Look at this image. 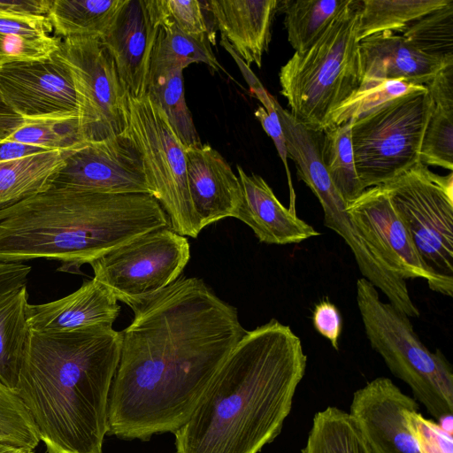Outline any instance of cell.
<instances>
[{
  "mask_svg": "<svg viewBox=\"0 0 453 453\" xmlns=\"http://www.w3.org/2000/svg\"><path fill=\"white\" fill-rule=\"evenodd\" d=\"M351 0H284L288 40L295 52L302 53L312 46L326 32Z\"/></svg>",
  "mask_w": 453,
  "mask_h": 453,
  "instance_id": "cell-25",
  "label": "cell"
},
{
  "mask_svg": "<svg viewBox=\"0 0 453 453\" xmlns=\"http://www.w3.org/2000/svg\"><path fill=\"white\" fill-rule=\"evenodd\" d=\"M251 93L254 94L263 104V106H259L255 111L254 114L260 122L263 129L272 138L279 156L283 162L290 188L292 205L294 206L295 196L292 187L291 174L288 165V155L287 150L286 139L280 118L275 108V97L270 95L263 87V85L254 88Z\"/></svg>",
  "mask_w": 453,
  "mask_h": 453,
  "instance_id": "cell-39",
  "label": "cell"
},
{
  "mask_svg": "<svg viewBox=\"0 0 453 453\" xmlns=\"http://www.w3.org/2000/svg\"><path fill=\"white\" fill-rule=\"evenodd\" d=\"M28 304L24 287L0 307V382L14 393L29 334Z\"/></svg>",
  "mask_w": 453,
  "mask_h": 453,
  "instance_id": "cell-27",
  "label": "cell"
},
{
  "mask_svg": "<svg viewBox=\"0 0 453 453\" xmlns=\"http://www.w3.org/2000/svg\"><path fill=\"white\" fill-rule=\"evenodd\" d=\"M362 69L360 86L385 81H400L426 86L453 58L426 55L403 35L385 32L359 41Z\"/></svg>",
  "mask_w": 453,
  "mask_h": 453,
  "instance_id": "cell-18",
  "label": "cell"
},
{
  "mask_svg": "<svg viewBox=\"0 0 453 453\" xmlns=\"http://www.w3.org/2000/svg\"><path fill=\"white\" fill-rule=\"evenodd\" d=\"M81 142L64 149L0 162V210L50 188L68 155Z\"/></svg>",
  "mask_w": 453,
  "mask_h": 453,
  "instance_id": "cell-22",
  "label": "cell"
},
{
  "mask_svg": "<svg viewBox=\"0 0 453 453\" xmlns=\"http://www.w3.org/2000/svg\"><path fill=\"white\" fill-rule=\"evenodd\" d=\"M0 100L22 120L81 123L73 74L55 53L43 60L0 66Z\"/></svg>",
  "mask_w": 453,
  "mask_h": 453,
  "instance_id": "cell-12",
  "label": "cell"
},
{
  "mask_svg": "<svg viewBox=\"0 0 453 453\" xmlns=\"http://www.w3.org/2000/svg\"><path fill=\"white\" fill-rule=\"evenodd\" d=\"M236 168L242 191L236 219L249 226L259 242L288 245L320 234L301 219L295 209L285 207L261 176L248 174L240 165Z\"/></svg>",
  "mask_w": 453,
  "mask_h": 453,
  "instance_id": "cell-19",
  "label": "cell"
},
{
  "mask_svg": "<svg viewBox=\"0 0 453 453\" xmlns=\"http://www.w3.org/2000/svg\"><path fill=\"white\" fill-rule=\"evenodd\" d=\"M416 400L390 379L378 377L357 389L349 414L372 453H419L404 417Z\"/></svg>",
  "mask_w": 453,
  "mask_h": 453,
  "instance_id": "cell-15",
  "label": "cell"
},
{
  "mask_svg": "<svg viewBox=\"0 0 453 453\" xmlns=\"http://www.w3.org/2000/svg\"><path fill=\"white\" fill-rule=\"evenodd\" d=\"M0 441L34 450L40 441L35 425L25 405L1 382Z\"/></svg>",
  "mask_w": 453,
  "mask_h": 453,
  "instance_id": "cell-35",
  "label": "cell"
},
{
  "mask_svg": "<svg viewBox=\"0 0 453 453\" xmlns=\"http://www.w3.org/2000/svg\"><path fill=\"white\" fill-rule=\"evenodd\" d=\"M68 124L50 120H22L1 139L50 150L64 149L86 140L78 129L62 130L61 127Z\"/></svg>",
  "mask_w": 453,
  "mask_h": 453,
  "instance_id": "cell-36",
  "label": "cell"
},
{
  "mask_svg": "<svg viewBox=\"0 0 453 453\" xmlns=\"http://www.w3.org/2000/svg\"><path fill=\"white\" fill-rule=\"evenodd\" d=\"M147 95L163 111L185 148L201 142L186 104L182 69L150 73Z\"/></svg>",
  "mask_w": 453,
  "mask_h": 453,
  "instance_id": "cell-30",
  "label": "cell"
},
{
  "mask_svg": "<svg viewBox=\"0 0 453 453\" xmlns=\"http://www.w3.org/2000/svg\"><path fill=\"white\" fill-rule=\"evenodd\" d=\"M359 8L360 0H351L312 46L295 52L280 70V94L289 112L310 127L324 130L331 114L361 84Z\"/></svg>",
  "mask_w": 453,
  "mask_h": 453,
  "instance_id": "cell-5",
  "label": "cell"
},
{
  "mask_svg": "<svg viewBox=\"0 0 453 453\" xmlns=\"http://www.w3.org/2000/svg\"><path fill=\"white\" fill-rule=\"evenodd\" d=\"M451 0H360L357 40L385 32H404L423 16Z\"/></svg>",
  "mask_w": 453,
  "mask_h": 453,
  "instance_id": "cell-26",
  "label": "cell"
},
{
  "mask_svg": "<svg viewBox=\"0 0 453 453\" xmlns=\"http://www.w3.org/2000/svg\"><path fill=\"white\" fill-rule=\"evenodd\" d=\"M426 88V87L423 85L400 81H385L359 86L357 90L331 114L326 128L358 119L395 98Z\"/></svg>",
  "mask_w": 453,
  "mask_h": 453,
  "instance_id": "cell-33",
  "label": "cell"
},
{
  "mask_svg": "<svg viewBox=\"0 0 453 453\" xmlns=\"http://www.w3.org/2000/svg\"><path fill=\"white\" fill-rule=\"evenodd\" d=\"M419 150V161L453 170V103L433 102Z\"/></svg>",
  "mask_w": 453,
  "mask_h": 453,
  "instance_id": "cell-34",
  "label": "cell"
},
{
  "mask_svg": "<svg viewBox=\"0 0 453 453\" xmlns=\"http://www.w3.org/2000/svg\"><path fill=\"white\" fill-rule=\"evenodd\" d=\"M171 227L150 194H110L51 186L0 210V262L58 261L80 273L111 250Z\"/></svg>",
  "mask_w": 453,
  "mask_h": 453,
  "instance_id": "cell-4",
  "label": "cell"
},
{
  "mask_svg": "<svg viewBox=\"0 0 453 453\" xmlns=\"http://www.w3.org/2000/svg\"><path fill=\"white\" fill-rule=\"evenodd\" d=\"M31 266L24 263L0 262V307L27 287Z\"/></svg>",
  "mask_w": 453,
  "mask_h": 453,
  "instance_id": "cell-41",
  "label": "cell"
},
{
  "mask_svg": "<svg viewBox=\"0 0 453 453\" xmlns=\"http://www.w3.org/2000/svg\"><path fill=\"white\" fill-rule=\"evenodd\" d=\"M188 239L171 227L143 234L90 265L96 280L127 304L158 292L178 278L189 261Z\"/></svg>",
  "mask_w": 453,
  "mask_h": 453,
  "instance_id": "cell-10",
  "label": "cell"
},
{
  "mask_svg": "<svg viewBox=\"0 0 453 453\" xmlns=\"http://www.w3.org/2000/svg\"><path fill=\"white\" fill-rule=\"evenodd\" d=\"M403 36L426 55L453 58V0L412 23Z\"/></svg>",
  "mask_w": 453,
  "mask_h": 453,
  "instance_id": "cell-32",
  "label": "cell"
},
{
  "mask_svg": "<svg viewBox=\"0 0 453 453\" xmlns=\"http://www.w3.org/2000/svg\"><path fill=\"white\" fill-rule=\"evenodd\" d=\"M125 0H54L47 18L56 35L101 39Z\"/></svg>",
  "mask_w": 453,
  "mask_h": 453,
  "instance_id": "cell-24",
  "label": "cell"
},
{
  "mask_svg": "<svg viewBox=\"0 0 453 453\" xmlns=\"http://www.w3.org/2000/svg\"><path fill=\"white\" fill-rule=\"evenodd\" d=\"M306 365L288 326L272 319L248 331L174 433L177 453H258L280 433Z\"/></svg>",
  "mask_w": 453,
  "mask_h": 453,
  "instance_id": "cell-2",
  "label": "cell"
},
{
  "mask_svg": "<svg viewBox=\"0 0 453 453\" xmlns=\"http://www.w3.org/2000/svg\"><path fill=\"white\" fill-rule=\"evenodd\" d=\"M55 54L71 71L81 104V131L86 140L122 134L126 92L115 63L98 38H65Z\"/></svg>",
  "mask_w": 453,
  "mask_h": 453,
  "instance_id": "cell-11",
  "label": "cell"
},
{
  "mask_svg": "<svg viewBox=\"0 0 453 453\" xmlns=\"http://www.w3.org/2000/svg\"><path fill=\"white\" fill-rule=\"evenodd\" d=\"M0 453H35L34 449L12 446L0 441Z\"/></svg>",
  "mask_w": 453,
  "mask_h": 453,
  "instance_id": "cell-44",
  "label": "cell"
},
{
  "mask_svg": "<svg viewBox=\"0 0 453 453\" xmlns=\"http://www.w3.org/2000/svg\"><path fill=\"white\" fill-rule=\"evenodd\" d=\"M52 31L47 16L0 17V66L50 58L61 42Z\"/></svg>",
  "mask_w": 453,
  "mask_h": 453,
  "instance_id": "cell-23",
  "label": "cell"
},
{
  "mask_svg": "<svg viewBox=\"0 0 453 453\" xmlns=\"http://www.w3.org/2000/svg\"><path fill=\"white\" fill-rule=\"evenodd\" d=\"M50 150L39 146L29 145L0 138V162L15 160L26 156Z\"/></svg>",
  "mask_w": 453,
  "mask_h": 453,
  "instance_id": "cell-43",
  "label": "cell"
},
{
  "mask_svg": "<svg viewBox=\"0 0 453 453\" xmlns=\"http://www.w3.org/2000/svg\"><path fill=\"white\" fill-rule=\"evenodd\" d=\"M50 0L0 1V17L47 16Z\"/></svg>",
  "mask_w": 453,
  "mask_h": 453,
  "instance_id": "cell-42",
  "label": "cell"
},
{
  "mask_svg": "<svg viewBox=\"0 0 453 453\" xmlns=\"http://www.w3.org/2000/svg\"><path fill=\"white\" fill-rule=\"evenodd\" d=\"M185 155L189 196L202 229L226 218L236 219L242 185L227 161L201 142L185 148Z\"/></svg>",
  "mask_w": 453,
  "mask_h": 453,
  "instance_id": "cell-17",
  "label": "cell"
},
{
  "mask_svg": "<svg viewBox=\"0 0 453 453\" xmlns=\"http://www.w3.org/2000/svg\"><path fill=\"white\" fill-rule=\"evenodd\" d=\"M51 186L110 194H150L142 156L124 132L79 142Z\"/></svg>",
  "mask_w": 453,
  "mask_h": 453,
  "instance_id": "cell-13",
  "label": "cell"
},
{
  "mask_svg": "<svg viewBox=\"0 0 453 453\" xmlns=\"http://www.w3.org/2000/svg\"><path fill=\"white\" fill-rule=\"evenodd\" d=\"M234 51L250 67L262 66L272 38L279 0H211L202 2Z\"/></svg>",
  "mask_w": 453,
  "mask_h": 453,
  "instance_id": "cell-21",
  "label": "cell"
},
{
  "mask_svg": "<svg viewBox=\"0 0 453 453\" xmlns=\"http://www.w3.org/2000/svg\"><path fill=\"white\" fill-rule=\"evenodd\" d=\"M122 334L29 330L15 394L47 453H102Z\"/></svg>",
  "mask_w": 453,
  "mask_h": 453,
  "instance_id": "cell-3",
  "label": "cell"
},
{
  "mask_svg": "<svg viewBox=\"0 0 453 453\" xmlns=\"http://www.w3.org/2000/svg\"><path fill=\"white\" fill-rule=\"evenodd\" d=\"M356 294L366 337L389 371L411 388L438 423L452 418L453 370L441 351L428 349L410 318L381 301L378 288L366 279L357 280Z\"/></svg>",
  "mask_w": 453,
  "mask_h": 453,
  "instance_id": "cell-6",
  "label": "cell"
},
{
  "mask_svg": "<svg viewBox=\"0 0 453 453\" xmlns=\"http://www.w3.org/2000/svg\"><path fill=\"white\" fill-rule=\"evenodd\" d=\"M347 212L384 261L403 280L422 278L431 290L451 297L453 283L434 273L393 207L382 185L365 189L347 203Z\"/></svg>",
  "mask_w": 453,
  "mask_h": 453,
  "instance_id": "cell-14",
  "label": "cell"
},
{
  "mask_svg": "<svg viewBox=\"0 0 453 453\" xmlns=\"http://www.w3.org/2000/svg\"><path fill=\"white\" fill-rule=\"evenodd\" d=\"M323 131V162L334 188L349 203L364 191L353 155L351 120L329 127Z\"/></svg>",
  "mask_w": 453,
  "mask_h": 453,
  "instance_id": "cell-31",
  "label": "cell"
},
{
  "mask_svg": "<svg viewBox=\"0 0 453 453\" xmlns=\"http://www.w3.org/2000/svg\"><path fill=\"white\" fill-rule=\"evenodd\" d=\"M120 306L114 295L92 278L59 299L28 304L27 325L35 331H72L92 326L112 327Z\"/></svg>",
  "mask_w": 453,
  "mask_h": 453,
  "instance_id": "cell-20",
  "label": "cell"
},
{
  "mask_svg": "<svg viewBox=\"0 0 453 453\" xmlns=\"http://www.w3.org/2000/svg\"><path fill=\"white\" fill-rule=\"evenodd\" d=\"M426 265L453 283V174L420 161L382 184Z\"/></svg>",
  "mask_w": 453,
  "mask_h": 453,
  "instance_id": "cell-9",
  "label": "cell"
},
{
  "mask_svg": "<svg viewBox=\"0 0 453 453\" xmlns=\"http://www.w3.org/2000/svg\"><path fill=\"white\" fill-rule=\"evenodd\" d=\"M404 417L419 453H453L452 430L424 418L418 410H408Z\"/></svg>",
  "mask_w": 453,
  "mask_h": 453,
  "instance_id": "cell-38",
  "label": "cell"
},
{
  "mask_svg": "<svg viewBox=\"0 0 453 453\" xmlns=\"http://www.w3.org/2000/svg\"><path fill=\"white\" fill-rule=\"evenodd\" d=\"M127 305L134 319L121 331L107 434L147 441L185 425L248 331L236 308L196 277L180 276Z\"/></svg>",
  "mask_w": 453,
  "mask_h": 453,
  "instance_id": "cell-1",
  "label": "cell"
},
{
  "mask_svg": "<svg viewBox=\"0 0 453 453\" xmlns=\"http://www.w3.org/2000/svg\"><path fill=\"white\" fill-rule=\"evenodd\" d=\"M312 324L316 331L338 350L342 331V318L336 305L328 299L319 302L312 311Z\"/></svg>",
  "mask_w": 453,
  "mask_h": 453,
  "instance_id": "cell-40",
  "label": "cell"
},
{
  "mask_svg": "<svg viewBox=\"0 0 453 453\" xmlns=\"http://www.w3.org/2000/svg\"><path fill=\"white\" fill-rule=\"evenodd\" d=\"M432 107L426 88L351 120L353 155L364 190L384 184L419 161Z\"/></svg>",
  "mask_w": 453,
  "mask_h": 453,
  "instance_id": "cell-7",
  "label": "cell"
},
{
  "mask_svg": "<svg viewBox=\"0 0 453 453\" xmlns=\"http://www.w3.org/2000/svg\"><path fill=\"white\" fill-rule=\"evenodd\" d=\"M158 24L174 26L182 33L196 38H209V29L197 0H153Z\"/></svg>",
  "mask_w": 453,
  "mask_h": 453,
  "instance_id": "cell-37",
  "label": "cell"
},
{
  "mask_svg": "<svg viewBox=\"0 0 453 453\" xmlns=\"http://www.w3.org/2000/svg\"><path fill=\"white\" fill-rule=\"evenodd\" d=\"M125 119L124 133L142 156L150 194L167 214L171 228L196 238L203 229L189 196L185 147L148 95L126 96Z\"/></svg>",
  "mask_w": 453,
  "mask_h": 453,
  "instance_id": "cell-8",
  "label": "cell"
},
{
  "mask_svg": "<svg viewBox=\"0 0 453 453\" xmlns=\"http://www.w3.org/2000/svg\"><path fill=\"white\" fill-rule=\"evenodd\" d=\"M158 25L153 0H125L100 39L109 50L127 95H147L150 60Z\"/></svg>",
  "mask_w": 453,
  "mask_h": 453,
  "instance_id": "cell-16",
  "label": "cell"
},
{
  "mask_svg": "<svg viewBox=\"0 0 453 453\" xmlns=\"http://www.w3.org/2000/svg\"><path fill=\"white\" fill-rule=\"evenodd\" d=\"M302 453H372L356 422L337 407L317 412Z\"/></svg>",
  "mask_w": 453,
  "mask_h": 453,
  "instance_id": "cell-29",
  "label": "cell"
},
{
  "mask_svg": "<svg viewBox=\"0 0 453 453\" xmlns=\"http://www.w3.org/2000/svg\"><path fill=\"white\" fill-rule=\"evenodd\" d=\"M193 63H203L215 72L227 74L211 50L210 38L193 37L173 25L158 24L150 74L167 69L184 70Z\"/></svg>",
  "mask_w": 453,
  "mask_h": 453,
  "instance_id": "cell-28",
  "label": "cell"
}]
</instances>
